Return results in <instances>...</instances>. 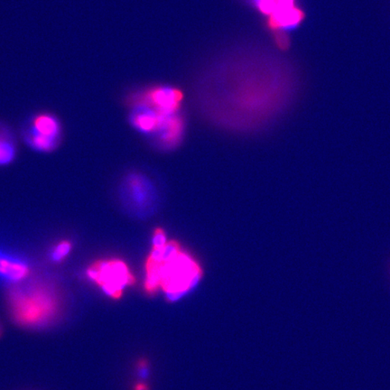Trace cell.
Masks as SVG:
<instances>
[{
    "mask_svg": "<svg viewBox=\"0 0 390 390\" xmlns=\"http://www.w3.org/2000/svg\"><path fill=\"white\" fill-rule=\"evenodd\" d=\"M135 390H148V389L144 384H138V385L136 387Z\"/></svg>",
    "mask_w": 390,
    "mask_h": 390,
    "instance_id": "obj_11",
    "label": "cell"
},
{
    "mask_svg": "<svg viewBox=\"0 0 390 390\" xmlns=\"http://www.w3.org/2000/svg\"><path fill=\"white\" fill-rule=\"evenodd\" d=\"M183 99L182 92L174 87H152L141 93H134L129 99V103L148 105L160 112L177 113Z\"/></svg>",
    "mask_w": 390,
    "mask_h": 390,
    "instance_id": "obj_6",
    "label": "cell"
},
{
    "mask_svg": "<svg viewBox=\"0 0 390 390\" xmlns=\"http://www.w3.org/2000/svg\"><path fill=\"white\" fill-rule=\"evenodd\" d=\"M72 244L68 240L60 241L51 250L50 258L52 261L61 262L65 260L71 253Z\"/></svg>",
    "mask_w": 390,
    "mask_h": 390,
    "instance_id": "obj_10",
    "label": "cell"
},
{
    "mask_svg": "<svg viewBox=\"0 0 390 390\" xmlns=\"http://www.w3.org/2000/svg\"><path fill=\"white\" fill-rule=\"evenodd\" d=\"M202 275L199 263L178 243L167 241L162 229H156L145 262V291L152 295L161 289L167 298L176 300L193 288Z\"/></svg>",
    "mask_w": 390,
    "mask_h": 390,
    "instance_id": "obj_1",
    "label": "cell"
},
{
    "mask_svg": "<svg viewBox=\"0 0 390 390\" xmlns=\"http://www.w3.org/2000/svg\"><path fill=\"white\" fill-rule=\"evenodd\" d=\"M16 145L10 131L0 123V167L11 164L16 158Z\"/></svg>",
    "mask_w": 390,
    "mask_h": 390,
    "instance_id": "obj_9",
    "label": "cell"
},
{
    "mask_svg": "<svg viewBox=\"0 0 390 390\" xmlns=\"http://www.w3.org/2000/svg\"><path fill=\"white\" fill-rule=\"evenodd\" d=\"M62 135V125L57 116L49 112L37 113L32 116L24 131L26 141L37 152L54 151Z\"/></svg>",
    "mask_w": 390,
    "mask_h": 390,
    "instance_id": "obj_4",
    "label": "cell"
},
{
    "mask_svg": "<svg viewBox=\"0 0 390 390\" xmlns=\"http://www.w3.org/2000/svg\"><path fill=\"white\" fill-rule=\"evenodd\" d=\"M127 194H129L130 202L136 207L145 208L151 199V190L150 185L141 176H130L127 180Z\"/></svg>",
    "mask_w": 390,
    "mask_h": 390,
    "instance_id": "obj_8",
    "label": "cell"
},
{
    "mask_svg": "<svg viewBox=\"0 0 390 390\" xmlns=\"http://www.w3.org/2000/svg\"><path fill=\"white\" fill-rule=\"evenodd\" d=\"M86 276L113 299L121 298L125 288L136 281L127 265L117 258L95 261L87 269Z\"/></svg>",
    "mask_w": 390,
    "mask_h": 390,
    "instance_id": "obj_3",
    "label": "cell"
},
{
    "mask_svg": "<svg viewBox=\"0 0 390 390\" xmlns=\"http://www.w3.org/2000/svg\"><path fill=\"white\" fill-rule=\"evenodd\" d=\"M30 274L28 262L0 249V279L17 284L25 280Z\"/></svg>",
    "mask_w": 390,
    "mask_h": 390,
    "instance_id": "obj_7",
    "label": "cell"
},
{
    "mask_svg": "<svg viewBox=\"0 0 390 390\" xmlns=\"http://www.w3.org/2000/svg\"><path fill=\"white\" fill-rule=\"evenodd\" d=\"M304 19V11L298 7L296 0H275L273 12L267 17V25L274 32L279 48H288L289 40L286 32L298 28Z\"/></svg>",
    "mask_w": 390,
    "mask_h": 390,
    "instance_id": "obj_5",
    "label": "cell"
},
{
    "mask_svg": "<svg viewBox=\"0 0 390 390\" xmlns=\"http://www.w3.org/2000/svg\"><path fill=\"white\" fill-rule=\"evenodd\" d=\"M8 302L17 324L28 328L50 325L61 311L57 288L39 279L14 284L8 292Z\"/></svg>",
    "mask_w": 390,
    "mask_h": 390,
    "instance_id": "obj_2",
    "label": "cell"
}]
</instances>
